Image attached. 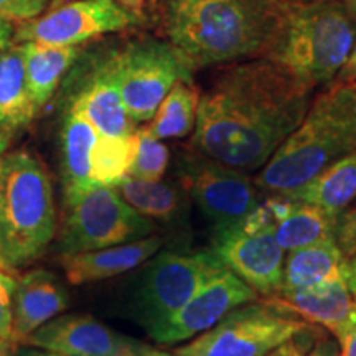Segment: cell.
<instances>
[{
  "mask_svg": "<svg viewBox=\"0 0 356 356\" xmlns=\"http://www.w3.org/2000/svg\"><path fill=\"white\" fill-rule=\"evenodd\" d=\"M314 91L269 58L222 66L200 92L190 147L226 165L254 172L299 126Z\"/></svg>",
  "mask_w": 356,
  "mask_h": 356,
  "instance_id": "1",
  "label": "cell"
},
{
  "mask_svg": "<svg viewBox=\"0 0 356 356\" xmlns=\"http://www.w3.org/2000/svg\"><path fill=\"white\" fill-rule=\"evenodd\" d=\"M291 3L280 0H165L163 29L195 70L264 58Z\"/></svg>",
  "mask_w": 356,
  "mask_h": 356,
  "instance_id": "2",
  "label": "cell"
},
{
  "mask_svg": "<svg viewBox=\"0 0 356 356\" xmlns=\"http://www.w3.org/2000/svg\"><path fill=\"white\" fill-rule=\"evenodd\" d=\"M356 150V83H332L256 177L267 193H287Z\"/></svg>",
  "mask_w": 356,
  "mask_h": 356,
  "instance_id": "3",
  "label": "cell"
},
{
  "mask_svg": "<svg viewBox=\"0 0 356 356\" xmlns=\"http://www.w3.org/2000/svg\"><path fill=\"white\" fill-rule=\"evenodd\" d=\"M56 215L48 172L25 150L0 162V266L19 269L47 251L55 236Z\"/></svg>",
  "mask_w": 356,
  "mask_h": 356,
  "instance_id": "4",
  "label": "cell"
},
{
  "mask_svg": "<svg viewBox=\"0 0 356 356\" xmlns=\"http://www.w3.org/2000/svg\"><path fill=\"white\" fill-rule=\"evenodd\" d=\"M355 43L356 17L343 0L291 3L264 58L317 89L335 81Z\"/></svg>",
  "mask_w": 356,
  "mask_h": 356,
  "instance_id": "5",
  "label": "cell"
},
{
  "mask_svg": "<svg viewBox=\"0 0 356 356\" xmlns=\"http://www.w3.org/2000/svg\"><path fill=\"white\" fill-rule=\"evenodd\" d=\"M115 84L134 122H147L178 81L193 83L195 66L168 40L145 37L109 50Z\"/></svg>",
  "mask_w": 356,
  "mask_h": 356,
  "instance_id": "6",
  "label": "cell"
},
{
  "mask_svg": "<svg viewBox=\"0 0 356 356\" xmlns=\"http://www.w3.org/2000/svg\"><path fill=\"white\" fill-rule=\"evenodd\" d=\"M226 267L211 249L163 251L147 259L132 291V314L147 332L184 307Z\"/></svg>",
  "mask_w": 356,
  "mask_h": 356,
  "instance_id": "7",
  "label": "cell"
},
{
  "mask_svg": "<svg viewBox=\"0 0 356 356\" xmlns=\"http://www.w3.org/2000/svg\"><path fill=\"white\" fill-rule=\"evenodd\" d=\"M65 210L58 241L61 254L96 251L155 233V222L124 202L114 186L91 184L65 200Z\"/></svg>",
  "mask_w": 356,
  "mask_h": 356,
  "instance_id": "8",
  "label": "cell"
},
{
  "mask_svg": "<svg viewBox=\"0 0 356 356\" xmlns=\"http://www.w3.org/2000/svg\"><path fill=\"white\" fill-rule=\"evenodd\" d=\"M310 323L282 309L252 300L236 307L215 327L178 346L177 356H266Z\"/></svg>",
  "mask_w": 356,
  "mask_h": 356,
  "instance_id": "9",
  "label": "cell"
},
{
  "mask_svg": "<svg viewBox=\"0 0 356 356\" xmlns=\"http://www.w3.org/2000/svg\"><path fill=\"white\" fill-rule=\"evenodd\" d=\"M177 177L210 222L213 234L233 228L264 200L248 172L218 162L193 147L178 155Z\"/></svg>",
  "mask_w": 356,
  "mask_h": 356,
  "instance_id": "10",
  "label": "cell"
},
{
  "mask_svg": "<svg viewBox=\"0 0 356 356\" xmlns=\"http://www.w3.org/2000/svg\"><path fill=\"white\" fill-rule=\"evenodd\" d=\"M140 22L115 0H73L37 19L19 24L13 40L19 43L79 47L102 35L122 32Z\"/></svg>",
  "mask_w": 356,
  "mask_h": 356,
  "instance_id": "11",
  "label": "cell"
},
{
  "mask_svg": "<svg viewBox=\"0 0 356 356\" xmlns=\"http://www.w3.org/2000/svg\"><path fill=\"white\" fill-rule=\"evenodd\" d=\"M252 300H257V293L229 269H225L200 287L175 314L149 328L147 335L159 345H180L210 330L236 307Z\"/></svg>",
  "mask_w": 356,
  "mask_h": 356,
  "instance_id": "12",
  "label": "cell"
},
{
  "mask_svg": "<svg viewBox=\"0 0 356 356\" xmlns=\"http://www.w3.org/2000/svg\"><path fill=\"white\" fill-rule=\"evenodd\" d=\"M22 345L71 356H147L152 350L119 335L91 315H61L30 333Z\"/></svg>",
  "mask_w": 356,
  "mask_h": 356,
  "instance_id": "13",
  "label": "cell"
},
{
  "mask_svg": "<svg viewBox=\"0 0 356 356\" xmlns=\"http://www.w3.org/2000/svg\"><path fill=\"white\" fill-rule=\"evenodd\" d=\"M211 251L257 296L269 297L282 289L286 251L275 241L274 231L249 234L236 225L211 236Z\"/></svg>",
  "mask_w": 356,
  "mask_h": 356,
  "instance_id": "14",
  "label": "cell"
},
{
  "mask_svg": "<svg viewBox=\"0 0 356 356\" xmlns=\"http://www.w3.org/2000/svg\"><path fill=\"white\" fill-rule=\"evenodd\" d=\"M68 108L83 114L99 136L126 137L136 132V122L127 114L115 84L108 51L95 58L89 65L78 89L70 97Z\"/></svg>",
  "mask_w": 356,
  "mask_h": 356,
  "instance_id": "15",
  "label": "cell"
},
{
  "mask_svg": "<svg viewBox=\"0 0 356 356\" xmlns=\"http://www.w3.org/2000/svg\"><path fill=\"white\" fill-rule=\"evenodd\" d=\"M262 300L307 323L318 325L337 338L356 322V304L345 279L297 291H279Z\"/></svg>",
  "mask_w": 356,
  "mask_h": 356,
  "instance_id": "16",
  "label": "cell"
},
{
  "mask_svg": "<svg viewBox=\"0 0 356 356\" xmlns=\"http://www.w3.org/2000/svg\"><path fill=\"white\" fill-rule=\"evenodd\" d=\"M68 307V292L50 270L33 269L26 273L13 292L12 343H22Z\"/></svg>",
  "mask_w": 356,
  "mask_h": 356,
  "instance_id": "17",
  "label": "cell"
},
{
  "mask_svg": "<svg viewBox=\"0 0 356 356\" xmlns=\"http://www.w3.org/2000/svg\"><path fill=\"white\" fill-rule=\"evenodd\" d=\"M162 244V238L152 234L137 241L115 244L96 251L61 254L60 262L68 282L73 286H81L136 269L157 254Z\"/></svg>",
  "mask_w": 356,
  "mask_h": 356,
  "instance_id": "18",
  "label": "cell"
},
{
  "mask_svg": "<svg viewBox=\"0 0 356 356\" xmlns=\"http://www.w3.org/2000/svg\"><path fill=\"white\" fill-rule=\"evenodd\" d=\"M338 218L356 200V150L337 160L299 188L282 193Z\"/></svg>",
  "mask_w": 356,
  "mask_h": 356,
  "instance_id": "19",
  "label": "cell"
},
{
  "mask_svg": "<svg viewBox=\"0 0 356 356\" xmlns=\"http://www.w3.org/2000/svg\"><path fill=\"white\" fill-rule=\"evenodd\" d=\"M30 96L38 111L47 106L61 79L79 58V47H58L37 42L20 44Z\"/></svg>",
  "mask_w": 356,
  "mask_h": 356,
  "instance_id": "20",
  "label": "cell"
},
{
  "mask_svg": "<svg viewBox=\"0 0 356 356\" xmlns=\"http://www.w3.org/2000/svg\"><path fill=\"white\" fill-rule=\"evenodd\" d=\"M99 137L95 126L83 114L68 108L61 126L65 200L88 188L91 181V155Z\"/></svg>",
  "mask_w": 356,
  "mask_h": 356,
  "instance_id": "21",
  "label": "cell"
},
{
  "mask_svg": "<svg viewBox=\"0 0 356 356\" xmlns=\"http://www.w3.org/2000/svg\"><path fill=\"white\" fill-rule=\"evenodd\" d=\"M345 266L346 257L333 238L307 248L293 249L284 259L280 291H297L345 279Z\"/></svg>",
  "mask_w": 356,
  "mask_h": 356,
  "instance_id": "22",
  "label": "cell"
},
{
  "mask_svg": "<svg viewBox=\"0 0 356 356\" xmlns=\"http://www.w3.org/2000/svg\"><path fill=\"white\" fill-rule=\"evenodd\" d=\"M35 108L25 78L20 47L7 48L0 55V129L12 132L32 122Z\"/></svg>",
  "mask_w": 356,
  "mask_h": 356,
  "instance_id": "23",
  "label": "cell"
},
{
  "mask_svg": "<svg viewBox=\"0 0 356 356\" xmlns=\"http://www.w3.org/2000/svg\"><path fill=\"white\" fill-rule=\"evenodd\" d=\"M124 202L149 220L173 222L184 215L185 198L175 185L162 180L126 177L114 186Z\"/></svg>",
  "mask_w": 356,
  "mask_h": 356,
  "instance_id": "24",
  "label": "cell"
},
{
  "mask_svg": "<svg viewBox=\"0 0 356 356\" xmlns=\"http://www.w3.org/2000/svg\"><path fill=\"white\" fill-rule=\"evenodd\" d=\"M198 104L200 89L193 83L178 81L160 102L147 129L160 140L184 139L193 132Z\"/></svg>",
  "mask_w": 356,
  "mask_h": 356,
  "instance_id": "25",
  "label": "cell"
},
{
  "mask_svg": "<svg viewBox=\"0 0 356 356\" xmlns=\"http://www.w3.org/2000/svg\"><path fill=\"white\" fill-rule=\"evenodd\" d=\"M337 218L314 204L297 202L291 215L274 228L275 241L284 251H293L333 238Z\"/></svg>",
  "mask_w": 356,
  "mask_h": 356,
  "instance_id": "26",
  "label": "cell"
},
{
  "mask_svg": "<svg viewBox=\"0 0 356 356\" xmlns=\"http://www.w3.org/2000/svg\"><path fill=\"white\" fill-rule=\"evenodd\" d=\"M136 132L126 137L99 136L91 155V181L115 186L129 175L136 154Z\"/></svg>",
  "mask_w": 356,
  "mask_h": 356,
  "instance_id": "27",
  "label": "cell"
},
{
  "mask_svg": "<svg viewBox=\"0 0 356 356\" xmlns=\"http://www.w3.org/2000/svg\"><path fill=\"white\" fill-rule=\"evenodd\" d=\"M136 154H134L129 177L142 180H162L165 175L170 152L163 140L154 137L147 127L136 129Z\"/></svg>",
  "mask_w": 356,
  "mask_h": 356,
  "instance_id": "28",
  "label": "cell"
},
{
  "mask_svg": "<svg viewBox=\"0 0 356 356\" xmlns=\"http://www.w3.org/2000/svg\"><path fill=\"white\" fill-rule=\"evenodd\" d=\"M48 3L50 0H0V19L24 24L40 17Z\"/></svg>",
  "mask_w": 356,
  "mask_h": 356,
  "instance_id": "29",
  "label": "cell"
},
{
  "mask_svg": "<svg viewBox=\"0 0 356 356\" xmlns=\"http://www.w3.org/2000/svg\"><path fill=\"white\" fill-rule=\"evenodd\" d=\"M333 239L346 259L356 256V207L345 210L337 218Z\"/></svg>",
  "mask_w": 356,
  "mask_h": 356,
  "instance_id": "30",
  "label": "cell"
},
{
  "mask_svg": "<svg viewBox=\"0 0 356 356\" xmlns=\"http://www.w3.org/2000/svg\"><path fill=\"white\" fill-rule=\"evenodd\" d=\"M15 286V280H13L8 274L0 270V340L12 341V302Z\"/></svg>",
  "mask_w": 356,
  "mask_h": 356,
  "instance_id": "31",
  "label": "cell"
},
{
  "mask_svg": "<svg viewBox=\"0 0 356 356\" xmlns=\"http://www.w3.org/2000/svg\"><path fill=\"white\" fill-rule=\"evenodd\" d=\"M333 83H356V43Z\"/></svg>",
  "mask_w": 356,
  "mask_h": 356,
  "instance_id": "32",
  "label": "cell"
},
{
  "mask_svg": "<svg viewBox=\"0 0 356 356\" xmlns=\"http://www.w3.org/2000/svg\"><path fill=\"white\" fill-rule=\"evenodd\" d=\"M304 332V330H302ZM300 335V333H299ZM299 335H296L291 340L286 341L284 345H280L279 348L270 351L269 355L266 356H302L305 353V345L299 340Z\"/></svg>",
  "mask_w": 356,
  "mask_h": 356,
  "instance_id": "33",
  "label": "cell"
},
{
  "mask_svg": "<svg viewBox=\"0 0 356 356\" xmlns=\"http://www.w3.org/2000/svg\"><path fill=\"white\" fill-rule=\"evenodd\" d=\"M337 340L340 341L341 346L340 356H356V322L350 328H346Z\"/></svg>",
  "mask_w": 356,
  "mask_h": 356,
  "instance_id": "34",
  "label": "cell"
},
{
  "mask_svg": "<svg viewBox=\"0 0 356 356\" xmlns=\"http://www.w3.org/2000/svg\"><path fill=\"white\" fill-rule=\"evenodd\" d=\"M345 282L350 289L351 297H353L355 304H356V256L346 259V266H345Z\"/></svg>",
  "mask_w": 356,
  "mask_h": 356,
  "instance_id": "35",
  "label": "cell"
},
{
  "mask_svg": "<svg viewBox=\"0 0 356 356\" xmlns=\"http://www.w3.org/2000/svg\"><path fill=\"white\" fill-rule=\"evenodd\" d=\"M13 32H15V29H13L12 22L0 19V50H7V48H10L12 40H13Z\"/></svg>",
  "mask_w": 356,
  "mask_h": 356,
  "instance_id": "36",
  "label": "cell"
},
{
  "mask_svg": "<svg viewBox=\"0 0 356 356\" xmlns=\"http://www.w3.org/2000/svg\"><path fill=\"white\" fill-rule=\"evenodd\" d=\"M122 8H126L127 12H131L132 15H136L137 19L144 20V8H145V0H115Z\"/></svg>",
  "mask_w": 356,
  "mask_h": 356,
  "instance_id": "37",
  "label": "cell"
},
{
  "mask_svg": "<svg viewBox=\"0 0 356 356\" xmlns=\"http://www.w3.org/2000/svg\"><path fill=\"white\" fill-rule=\"evenodd\" d=\"M302 356H338V355L332 343H328V341H322V343L315 346L310 353H304Z\"/></svg>",
  "mask_w": 356,
  "mask_h": 356,
  "instance_id": "38",
  "label": "cell"
},
{
  "mask_svg": "<svg viewBox=\"0 0 356 356\" xmlns=\"http://www.w3.org/2000/svg\"><path fill=\"white\" fill-rule=\"evenodd\" d=\"M8 144H10V137H8V134L7 132L0 134V162H2V157L3 154H6Z\"/></svg>",
  "mask_w": 356,
  "mask_h": 356,
  "instance_id": "39",
  "label": "cell"
},
{
  "mask_svg": "<svg viewBox=\"0 0 356 356\" xmlns=\"http://www.w3.org/2000/svg\"><path fill=\"white\" fill-rule=\"evenodd\" d=\"M15 356H43L42 351L32 348V346H26V348H20L17 351Z\"/></svg>",
  "mask_w": 356,
  "mask_h": 356,
  "instance_id": "40",
  "label": "cell"
},
{
  "mask_svg": "<svg viewBox=\"0 0 356 356\" xmlns=\"http://www.w3.org/2000/svg\"><path fill=\"white\" fill-rule=\"evenodd\" d=\"M0 356H12V341L0 340Z\"/></svg>",
  "mask_w": 356,
  "mask_h": 356,
  "instance_id": "41",
  "label": "cell"
},
{
  "mask_svg": "<svg viewBox=\"0 0 356 356\" xmlns=\"http://www.w3.org/2000/svg\"><path fill=\"white\" fill-rule=\"evenodd\" d=\"M343 2H345V6L350 8V12L356 17V0H343Z\"/></svg>",
  "mask_w": 356,
  "mask_h": 356,
  "instance_id": "42",
  "label": "cell"
},
{
  "mask_svg": "<svg viewBox=\"0 0 356 356\" xmlns=\"http://www.w3.org/2000/svg\"><path fill=\"white\" fill-rule=\"evenodd\" d=\"M149 356H177V355H175V353L170 355V353H165V351H160V350H155V348H152V350H150Z\"/></svg>",
  "mask_w": 356,
  "mask_h": 356,
  "instance_id": "43",
  "label": "cell"
},
{
  "mask_svg": "<svg viewBox=\"0 0 356 356\" xmlns=\"http://www.w3.org/2000/svg\"><path fill=\"white\" fill-rule=\"evenodd\" d=\"M280 2H286V3H307V2H314V0H280Z\"/></svg>",
  "mask_w": 356,
  "mask_h": 356,
  "instance_id": "44",
  "label": "cell"
},
{
  "mask_svg": "<svg viewBox=\"0 0 356 356\" xmlns=\"http://www.w3.org/2000/svg\"><path fill=\"white\" fill-rule=\"evenodd\" d=\"M43 356H71V355H61V353H51V351H42Z\"/></svg>",
  "mask_w": 356,
  "mask_h": 356,
  "instance_id": "45",
  "label": "cell"
},
{
  "mask_svg": "<svg viewBox=\"0 0 356 356\" xmlns=\"http://www.w3.org/2000/svg\"><path fill=\"white\" fill-rule=\"evenodd\" d=\"M0 269H2V266H0Z\"/></svg>",
  "mask_w": 356,
  "mask_h": 356,
  "instance_id": "46",
  "label": "cell"
}]
</instances>
